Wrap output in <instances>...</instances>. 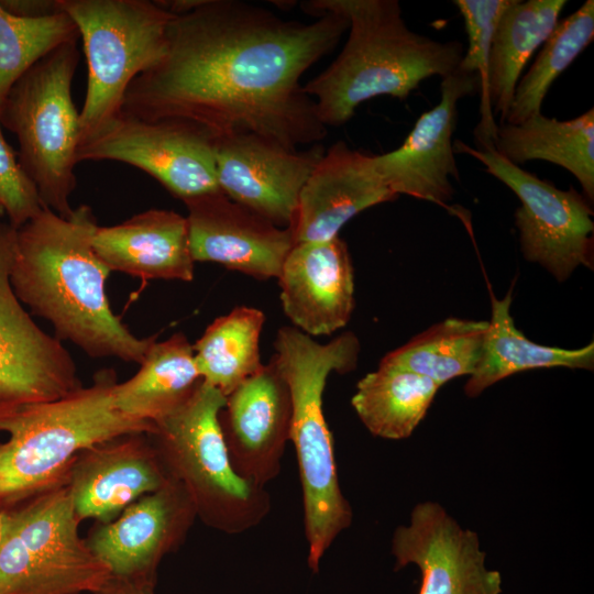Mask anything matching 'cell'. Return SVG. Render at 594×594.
<instances>
[{
	"instance_id": "cell-8",
	"label": "cell",
	"mask_w": 594,
	"mask_h": 594,
	"mask_svg": "<svg viewBox=\"0 0 594 594\" xmlns=\"http://www.w3.org/2000/svg\"><path fill=\"white\" fill-rule=\"evenodd\" d=\"M59 4L82 38L88 66L79 111L80 145L122 112L130 84L163 58L176 15L148 0H59Z\"/></svg>"
},
{
	"instance_id": "cell-15",
	"label": "cell",
	"mask_w": 594,
	"mask_h": 594,
	"mask_svg": "<svg viewBox=\"0 0 594 594\" xmlns=\"http://www.w3.org/2000/svg\"><path fill=\"white\" fill-rule=\"evenodd\" d=\"M476 92L479 76L457 67L442 78L437 106L418 118L404 143L392 152L374 155L376 170L394 194L436 204L452 198L451 179H460L452 141L458 105Z\"/></svg>"
},
{
	"instance_id": "cell-10",
	"label": "cell",
	"mask_w": 594,
	"mask_h": 594,
	"mask_svg": "<svg viewBox=\"0 0 594 594\" xmlns=\"http://www.w3.org/2000/svg\"><path fill=\"white\" fill-rule=\"evenodd\" d=\"M453 151L477 160L518 197L515 224L527 261L540 264L560 282L580 265L593 267V210L583 195L573 187L558 188L494 148L476 150L457 140Z\"/></svg>"
},
{
	"instance_id": "cell-34",
	"label": "cell",
	"mask_w": 594,
	"mask_h": 594,
	"mask_svg": "<svg viewBox=\"0 0 594 594\" xmlns=\"http://www.w3.org/2000/svg\"><path fill=\"white\" fill-rule=\"evenodd\" d=\"M10 14L24 19H42L62 13L59 0H0Z\"/></svg>"
},
{
	"instance_id": "cell-2",
	"label": "cell",
	"mask_w": 594,
	"mask_h": 594,
	"mask_svg": "<svg viewBox=\"0 0 594 594\" xmlns=\"http://www.w3.org/2000/svg\"><path fill=\"white\" fill-rule=\"evenodd\" d=\"M97 219L80 205L65 218L44 207L16 230L10 282L18 299L48 320L56 338L91 358L141 363L156 336L136 338L110 308V270L92 246Z\"/></svg>"
},
{
	"instance_id": "cell-22",
	"label": "cell",
	"mask_w": 594,
	"mask_h": 594,
	"mask_svg": "<svg viewBox=\"0 0 594 594\" xmlns=\"http://www.w3.org/2000/svg\"><path fill=\"white\" fill-rule=\"evenodd\" d=\"M92 246L110 271L143 279L194 278L187 219L175 211L150 209L116 226H98Z\"/></svg>"
},
{
	"instance_id": "cell-19",
	"label": "cell",
	"mask_w": 594,
	"mask_h": 594,
	"mask_svg": "<svg viewBox=\"0 0 594 594\" xmlns=\"http://www.w3.org/2000/svg\"><path fill=\"white\" fill-rule=\"evenodd\" d=\"M170 477L147 433L121 436L79 453L66 485L76 516L101 524L165 485Z\"/></svg>"
},
{
	"instance_id": "cell-26",
	"label": "cell",
	"mask_w": 594,
	"mask_h": 594,
	"mask_svg": "<svg viewBox=\"0 0 594 594\" xmlns=\"http://www.w3.org/2000/svg\"><path fill=\"white\" fill-rule=\"evenodd\" d=\"M133 377L116 384L114 405L127 416L153 424L184 403L202 381L194 348L180 332L154 341Z\"/></svg>"
},
{
	"instance_id": "cell-5",
	"label": "cell",
	"mask_w": 594,
	"mask_h": 594,
	"mask_svg": "<svg viewBox=\"0 0 594 594\" xmlns=\"http://www.w3.org/2000/svg\"><path fill=\"white\" fill-rule=\"evenodd\" d=\"M113 370H101L88 387L51 402L0 408V507L10 508L66 483L79 453L127 435L155 431L153 422L117 409Z\"/></svg>"
},
{
	"instance_id": "cell-17",
	"label": "cell",
	"mask_w": 594,
	"mask_h": 594,
	"mask_svg": "<svg viewBox=\"0 0 594 594\" xmlns=\"http://www.w3.org/2000/svg\"><path fill=\"white\" fill-rule=\"evenodd\" d=\"M219 422L241 477L265 487L279 475L290 435L292 400L273 358L227 396Z\"/></svg>"
},
{
	"instance_id": "cell-30",
	"label": "cell",
	"mask_w": 594,
	"mask_h": 594,
	"mask_svg": "<svg viewBox=\"0 0 594 594\" xmlns=\"http://www.w3.org/2000/svg\"><path fill=\"white\" fill-rule=\"evenodd\" d=\"M594 38V1L559 21L542 44L536 61L515 88L504 123L518 124L541 112V105L554 80Z\"/></svg>"
},
{
	"instance_id": "cell-13",
	"label": "cell",
	"mask_w": 594,
	"mask_h": 594,
	"mask_svg": "<svg viewBox=\"0 0 594 594\" xmlns=\"http://www.w3.org/2000/svg\"><path fill=\"white\" fill-rule=\"evenodd\" d=\"M323 153L320 144L290 150L254 133L217 138L218 186L234 202L279 228H289L300 190Z\"/></svg>"
},
{
	"instance_id": "cell-31",
	"label": "cell",
	"mask_w": 594,
	"mask_h": 594,
	"mask_svg": "<svg viewBox=\"0 0 594 594\" xmlns=\"http://www.w3.org/2000/svg\"><path fill=\"white\" fill-rule=\"evenodd\" d=\"M79 38L64 12L42 19L10 14L0 6V106L14 82L54 47Z\"/></svg>"
},
{
	"instance_id": "cell-9",
	"label": "cell",
	"mask_w": 594,
	"mask_h": 594,
	"mask_svg": "<svg viewBox=\"0 0 594 594\" xmlns=\"http://www.w3.org/2000/svg\"><path fill=\"white\" fill-rule=\"evenodd\" d=\"M3 512L0 594H100L109 569L78 532L66 484Z\"/></svg>"
},
{
	"instance_id": "cell-3",
	"label": "cell",
	"mask_w": 594,
	"mask_h": 594,
	"mask_svg": "<svg viewBox=\"0 0 594 594\" xmlns=\"http://www.w3.org/2000/svg\"><path fill=\"white\" fill-rule=\"evenodd\" d=\"M301 7L316 18L331 12L349 22L339 56L304 85L326 127L344 124L372 98L406 99L422 80L451 75L464 55L459 41L441 42L411 31L396 0H311Z\"/></svg>"
},
{
	"instance_id": "cell-18",
	"label": "cell",
	"mask_w": 594,
	"mask_h": 594,
	"mask_svg": "<svg viewBox=\"0 0 594 594\" xmlns=\"http://www.w3.org/2000/svg\"><path fill=\"white\" fill-rule=\"evenodd\" d=\"M194 261L213 262L257 279L279 276L296 244L289 228H279L234 202L223 193L185 201Z\"/></svg>"
},
{
	"instance_id": "cell-20",
	"label": "cell",
	"mask_w": 594,
	"mask_h": 594,
	"mask_svg": "<svg viewBox=\"0 0 594 594\" xmlns=\"http://www.w3.org/2000/svg\"><path fill=\"white\" fill-rule=\"evenodd\" d=\"M397 197L376 170L374 155L339 141L308 176L289 229L295 243L328 241L361 211Z\"/></svg>"
},
{
	"instance_id": "cell-33",
	"label": "cell",
	"mask_w": 594,
	"mask_h": 594,
	"mask_svg": "<svg viewBox=\"0 0 594 594\" xmlns=\"http://www.w3.org/2000/svg\"><path fill=\"white\" fill-rule=\"evenodd\" d=\"M0 202L9 223L20 229L44 208L35 185L25 174L0 123Z\"/></svg>"
},
{
	"instance_id": "cell-36",
	"label": "cell",
	"mask_w": 594,
	"mask_h": 594,
	"mask_svg": "<svg viewBox=\"0 0 594 594\" xmlns=\"http://www.w3.org/2000/svg\"><path fill=\"white\" fill-rule=\"evenodd\" d=\"M2 534H3V512L1 510L0 512V542L2 539Z\"/></svg>"
},
{
	"instance_id": "cell-16",
	"label": "cell",
	"mask_w": 594,
	"mask_h": 594,
	"mask_svg": "<svg viewBox=\"0 0 594 594\" xmlns=\"http://www.w3.org/2000/svg\"><path fill=\"white\" fill-rule=\"evenodd\" d=\"M396 569L416 564L422 575L419 594H501L502 578L485 565L477 535L462 528L435 502L415 506L409 524L392 539Z\"/></svg>"
},
{
	"instance_id": "cell-4",
	"label": "cell",
	"mask_w": 594,
	"mask_h": 594,
	"mask_svg": "<svg viewBox=\"0 0 594 594\" xmlns=\"http://www.w3.org/2000/svg\"><path fill=\"white\" fill-rule=\"evenodd\" d=\"M275 361L292 400L293 442L302 490L307 563L319 571L322 557L352 522V509L338 479L333 438L323 413V392L332 372L356 367L360 341L344 332L321 344L295 327H283L274 342Z\"/></svg>"
},
{
	"instance_id": "cell-27",
	"label": "cell",
	"mask_w": 594,
	"mask_h": 594,
	"mask_svg": "<svg viewBox=\"0 0 594 594\" xmlns=\"http://www.w3.org/2000/svg\"><path fill=\"white\" fill-rule=\"evenodd\" d=\"M440 387L425 376L380 362L376 371L359 381L351 404L373 436L400 440L424 419Z\"/></svg>"
},
{
	"instance_id": "cell-29",
	"label": "cell",
	"mask_w": 594,
	"mask_h": 594,
	"mask_svg": "<svg viewBox=\"0 0 594 594\" xmlns=\"http://www.w3.org/2000/svg\"><path fill=\"white\" fill-rule=\"evenodd\" d=\"M487 326L488 321L448 318L387 353L381 362L442 386L452 378L474 372Z\"/></svg>"
},
{
	"instance_id": "cell-14",
	"label": "cell",
	"mask_w": 594,
	"mask_h": 594,
	"mask_svg": "<svg viewBox=\"0 0 594 594\" xmlns=\"http://www.w3.org/2000/svg\"><path fill=\"white\" fill-rule=\"evenodd\" d=\"M197 514L184 486L169 479L86 539L112 578L156 583L163 558L184 542Z\"/></svg>"
},
{
	"instance_id": "cell-35",
	"label": "cell",
	"mask_w": 594,
	"mask_h": 594,
	"mask_svg": "<svg viewBox=\"0 0 594 594\" xmlns=\"http://www.w3.org/2000/svg\"><path fill=\"white\" fill-rule=\"evenodd\" d=\"M155 583L112 578L100 594H155Z\"/></svg>"
},
{
	"instance_id": "cell-28",
	"label": "cell",
	"mask_w": 594,
	"mask_h": 594,
	"mask_svg": "<svg viewBox=\"0 0 594 594\" xmlns=\"http://www.w3.org/2000/svg\"><path fill=\"white\" fill-rule=\"evenodd\" d=\"M263 311L234 308L209 324L195 343V363L201 380L226 397L264 364L260 356Z\"/></svg>"
},
{
	"instance_id": "cell-6",
	"label": "cell",
	"mask_w": 594,
	"mask_h": 594,
	"mask_svg": "<svg viewBox=\"0 0 594 594\" xmlns=\"http://www.w3.org/2000/svg\"><path fill=\"white\" fill-rule=\"evenodd\" d=\"M226 398L201 381L184 403L154 422L148 436L197 517L212 529L239 535L260 525L272 502L265 487L241 477L231 464L219 422Z\"/></svg>"
},
{
	"instance_id": "cell-11",
	"label": "cell",
	"mask_w": 594,
	"mask_h": 594,
	"mask_svg": "<svg viewBox=\"0 0 594 594\" xmlns=\"http://www.w3.org/2000/svg\"><path fill=\"white\" fill-rule=\"evenodd\" d=\"M215 138L179 119L144 120L121 112L78 146L77 163L117 161L142 169L184 202L221 191ZM222 193V191H221Z\"/></svg>"
},
{
	"instance_id": "cell-21",
	"label": "cell",
	"mask_w": 594,
	"mask_h": 594,
	"mask_svg": "<svg viewBox=\"0 0 594 594\" xmlns=\"http://www.w3.org/2000/svg\"><path fill=\"white\" fill-rule=\"evenodd\" d=\"M278 284L285 315L308 336H329L349 322L354 308V275L346 243H296Z\"/></svg>"
},
{
	"instance_id": "cell-25",
	"label": "cell",
	"mask_w": 594,
	"mask_h": 594,
	"mask_svg": "<svg viewBox=\"0 0 594 594\" xmlns=\"http://www.w3.org/2000/svg\"><path fill=\"white\" fill-rule=\"evenodd\" d=\"M565 4V0H513L498 20L488 61L487 99L499 124L505 122L522 69L556 28Z\"/></svg>"
},
{
	"instance_id": "cell-32",
	"label": "cell",
	"mask_w": 594,
	"mask_h": 594,
	"mask_svg": "<svg viewBox=\"0 0 594 594\" xmlns=\"http://www.w3.org/2000/svg\"><path fill=\"white\" fill-rule=\"evenodd\" d=\"M513 0H454L463 18L468 48L458 67L480 78L481 119L474 129L476 150L494 148L497 125L487 99V72L498 20Z\"/></svg>"
},
{
	"instance_id": "cell-37",
	"label": "cell",
	"mask_w": 594,
	"mask_h": 594,
	"mask_svg": "<svg viewBox=\"0 0 594 594\" xmlns=\"http://www.w3.org/2000/svg\"><path fill=\"white\" fill-rule=\"evenodd\" d=\"M3 213H4V209H3L2 204L0 202V216H2Z\"/></svg>"
},
{
	"instance_id": "cell-24",
	"label": "cell",
	"mask_w": 594,
	"mask_h": 594,
	"mask_svg": "<svg viewBox=\"0 0 594 594\" xmlns=\"http://www.w3.org/2000/svg\"><path fill=\"white\" fill-rule=\"evenodd\" d=\"M492 316L480 359L464 387L470 397L517 372L542 367L593 370L594 343L574 350L541 345L515 327L510 315L512 288L503 299L491 297Z\"/></svg>"
},
{
	"instance_id": "cell-7",
	"label": "cell",
	"mask_w": 594,
	"mask_h": 594,
	"mask_svg": "<svg viewBox=\"0 0 594 594\" xmlns=\"http://www.w3.org/2000/svg\"><path fill=\"white\" fill-rule=\"evenodd\" d=\"M77 40L54 47L11 87L0 106V123L18 140V160L44 207L68 218L76 188L79 112L72 82L79 62Z\"/></svg>"
},
{
	"instance_id": "cell-1",
	"label": "cell",
	"mask_w": 594,
	"mask_h": 594,
	"mask_svg": "<svg viewBox=\"0 0 594 594\" xmlns=\"http://www.w3.org/2000/svg\"><path fill=\"white\" fill-rule=\"evenodd\" d=\"M349 29L337 13L284 20L238 0H201L168 26L163 58L129 86L122 112L179 119L215 139L254 133L298 150L326 138L302 74Z\"/></svg>"
},
{
	"instance_id": "cell-12",
	"label": "cell",
	"mask_w": 594,
	"mask_h": 594,
	"mask_svg": "<svg viewBox=\"0 0 594 594\" xmlns=\"http://www.w3.org/2000/svg\"><path fill=\"white\" fill-rule=\"evenodd\" d=\"M15 246L16 229L0 222V408L55 400L81 386L69 352L13 292Z\"/></svg>"
},
{
	"instance_id": "cell-23",
	"label": "cell",
	"mask_w": 594,
	"mask_h": 594,
	"mask_svg": "<svg viewBox=\"0 0 594 594\" xmlns=\"http://www.w3.org/2000/svg\"><path fill=\"white\" fill-rule=\"evenodd\" d=\"M494 150L514 165L541 160L561 166L594 200V109L560 121L541 112L518 124L497 125Z\"/></svg>"
}]
</instances>
